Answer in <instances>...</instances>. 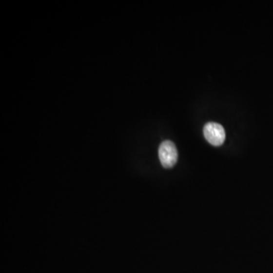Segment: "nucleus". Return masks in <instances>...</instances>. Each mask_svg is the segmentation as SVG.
<instances>
[{"label":"nucleus","instance_id":"nucleus-1","mask_svg":"<svg viewBox=\"0 0 273 273\" xmlns=\"http://www.w3.org/2000/svg\"><path fill=\"white\" fill-rule=\"evenodd\" d=\"M159 157L161 164L166 169L173 167L178 158L177 148L173 142L166 140L159 146Z\"/></svg>","mask_w":273,"mask_h":273},{"label":"nucleus","instance_id":"nucleus-2","mask_svg":"<svg viewBox=\"0 0 273 273\" xmlns=\"http://www.w3.org/2000/svg\"><path fill=\"white\" fill-rule=\"evenodd\" d=\"M205 138L212 145H222L225 140V132L223 127L218 123L209 122L203 128Z\"/></svg>","mask_w":273,"mask_h":273}]
</instances>
